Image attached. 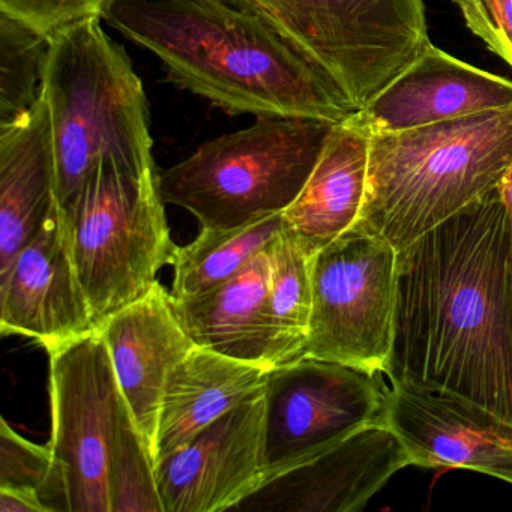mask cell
Returning a JSON list of instances; mask_svg holds the SVG:
<instances>
[{
	"mask_svg": "<svg viewBox=\"0 0 512 512\" xmlns=\"http://www.w3.org/2000/svg\"><path fill=\"white\" fill-rule=\"evenodd\" d=\"M50 443L38 445L20 436L5 419L0 422V488L34 494L43 502L44 490L52 478Z\"/></svg>",
	"mask_w": 512,
	"mask_h": 512,
	"instance_id": "d4e9b609",
	"label": "cell"
},
{
	"mask_svg": "<svg viewBox=\"0 0 512 512\" xmlns=\"http://www.w3.org/2000/svg\"><path fill=\"white\" fill-rule=\"evenodd\" d=\"M397 254L383 236L356 227L314 254L305 355L385 374L394 341Z\"/></svg>",
	"mask_w": 512,
	"mask_h": 512,
	"instance_id": "9c48e42d",
	"label": "cell"
},
{
	"mask_svg": "<svg viewBox=\"0 0 512 512\" xmlns=\"http://www.w3.org/2000/svg\"><path fill=\"white\" fill-rule=\"evenodd\" d=\"M328 73L358 110L430 46L422 0H233Z\"/></svg>",
	"mask_w": 512,
	"mask_h": 512,
	"instance_id": "52a82bcc",
	"label": "cell"
},
{
	"mask_svg": "<svg viewBox=\"0 0 512 512\" xmlns=\"http://www.w3.org/2000/svg\"><path fill=\"white\" fill-rule=\"evenodd\" d=\"M107 0H0V13L28 23L41 34H55L65 26L100 17Z\"/></svg>",
	"mask_w": 512,
	"mask_h": 512,
	"instance_id": "484cf974",
	"label": "cell"
},
{
	"mask_svg": "<svg viewBox=\"0 0 512 512\" xmlns=\"http://www.w3.org/2000/svg\"><path fill=\"white\" fill-rule=\"evenodd\" d=\"M284 227V215L277 214L247 226L202 229L193 242L176 247L170 295L190 298L220 286L266 250Z\"/></svg>",
	"mask_w": 512,
	"mask_h": 512,
	"instance_id": "44dd1931",
	"label": "cell"
},
{
	"mask_svg": "<svg viewBox=\"0 0 512 512\" xmlns=\"http://www.w3.org/2000/svg\"><path fill=\"white\" fill-rule=\"evenodd\" d=\"M271 257L272 244L220 286L172 298L176 317L196 346L268 370L284 364L269 305Z\"/></svg>",
	"mask_w": 512,
	"mask_h": 512,
	"instance_id": "e0dca14e",
	"label": "cell"
},
{
	"mask_svg": "<svg viewBox=\"0 0 512 512\" xmlns=\"http://www.w3.org/2000/svg\"><path fill=\"white\" fill-rule=\"evenodd\" d=\"M467 28L512 68V0H451Z\"/></svg>",
	"mask_w": 512,
	"mask_h": 512,
	"instance_id": "4316f807",
	"label": "cell"
},
{
	"mask_svg": "<svg viewBox=\"0 0 512 512\" xmlns=\"http://www.w3.org/2000/svg\"><path fill=\"white\" fill-rule=\"evenodd\" d=\"M500 202H502L503 211H505L506 229L509 236V250H511L512 262V163L506 169L499 187H497Z\"/></svg>",
	"mask_w": 512,
	"mask_h": 512,
	"instance_id": "f1b7e54d",
	"label": "cell"
},
{
	"mask_svg": "<svg viewBox=\"0 0 512 512\" xmlns=\"http://www.w3.org/2000/svg\"><path fill=\"white\" fill-rule=\"evenodd\" d=\"M49 44L47 35L0 13V128L22 121L40 103Z\"/></svg>",
	"mask_w": 512,
	"mask_h": 512,
	"instance_id": "603a6c76",
	"label": "cell"
},
{
	"mask_svg": "<svg viewBox=\"0 0 512 512\" xmlns=\"http://www.w3.org/2000/svg\"><path fill=\"white\" fill-rule=\"evenodd\" d=\"M124 400L154 452L158 413L173 368L196 347L160 283L98 325Z\"/></svg>",
	"mask_w": 512,
	"mask_h": 512,
	"instance_id": "2e32d148",
	"label": "cell"
},
{
	"mask_svg": "<svg viewBox=\"0 0 512 512\" xmlns=\"http://www.w3.org/2000/svg\"><path fill=\"white\" fill-rule=\"evenodd\" d=\"M158 175L101 161L64 218L77 277L95 323L143 298L172 265V241Z\"/></svg>",
	"mask_w": 512,
	"mask_h": 512,
	"instance_id": "8992f818",
	"label": "cell"
},
{
	"mask_svg": "<svg viewBox=\"0 0 512 512\" xmlns=\"http://www.w3.org/2000/svg\"><path fill=\"white\" fill-rule=\"evenodd\" d=\"M58 206L52 130L41 98L22 121L0 128V275Z\"/></svg>",
	"mask_w": 512,
	"mask_h": 512,
	"instance_id": "ac0fdd59",
	"label": "cell"
},
{
	"mask_svg": "<svg viewBox=\"0 0 512 512\" xmlns=\"http://www.w3.org/2000/svg\"><path fill=\"white\" fill-rule=\"evenodd\" d=\"M334 125L257 118L253 127L205 143L161 172V197L190 212L202 229H232L284 214L307 184Z\"/></svg>",
	"mask_w": 512,
	"mask_h": 512,
	"instance_id": "5b68a950",
	"label": "cell"
},
{
	"mask_svg": "<svg viewBox=\"0 0 512 512\" xmlns=\"http://www.w3.org/2000/svg\"><path fill=\"white\" fill-rule=\"evenodd\" d=\"M386 425L400 437L410 466L475 470L512 484V424L473 401L392 383Z\"/></svg>",
	"mask_w": 512,
	"mask_h": 512,
	"instance_id": "7c38bea8",
	"label": "cell"
},
{
	"mask_svg": "<svg viewBox=\"0 0 512 512\" xmlns=\"http://www.w3.org/2000/svg\"><path fill=\"white\" fill-rule=\"evenodd\" d=\"M52 478L49 512H110L107 463L125 400L109 350L94 331L50 352Z\"/></svg>",
	"mask_w": 512,
	"mask_h": 512,
	"instance_id": "ba28073f",
	"label": "cell"
},
{
	"mask_svg": "<svg viewBox=\"0 0 512 512\" xmlns=\"http://www.w3.org/2000/svg\"><path fill=\"white\" fill-rule=\"evenodd\" d=\"M512 106V82L430 44L350 121L373 134L427 127Z\"/></svg>",
	"mask_w": 512,
	"mask_h": 512,
	"instance_id": "9a60e30c",
	"label": "cell"
},
{
	"mask_svg": "<svg viewBox=\"0 0 512 512\" xmlns=\"http://www.w3.org/2000/svg\"><path fill=\"white\" fill-rule=\"evenodd\" d=\"M101 20L160 59L170 80L230 115L346 121L337 82L233 0H107Z\"/></svg>",
	"mask_w": 512,
	"mask_h": 512,
	"instance_id": "7a4b0ae2",
	"label": "cell"
},
{
	"mask_svg": "<svg viewBox=\"0 0 512 512\" xmlns=\"http://www.w3.org/2000/svg\"><path fill=\"white\" fill-rule=\"evenodd\" d=\"M263 415L265 482L371 424H386L380 374L302 356L268 371Z\"/></svg>",
	"mask_w": 512,
	"mask_h": 512,
	"instance_id": "30bf717a",
	"label": "cell"
},
{
	"mask_svg": "<svg viewBox=\"0 0 512 512\" xmlns=\"http://www.w3.org/2000/svg\"><path fill=\"white\" fill-rule=\"evenodd\" d=\"M409 455L386 424L350 434L313 460L266 481L238 512H353L367 505Z\"/></svg>",
	"mask_w": 512,
	"mask_h": 512,
	"instance_id": "5bb4252c",
	"label": "cell"
},
{
	"mask_svg": "<svg viewBox=\"0 0 512 512\" xmlns=\"http://www.w3.org/2000/svg\"><path fill=\"white\" fill-rule=\"evenodd\" d=\"M0 512H49L40 497L0 488Z\"/></svg>",
	"mask_w": 512,
	"mask_h": 512,
	"instance_id": "83f0119b",
	"label": "cell"
},
{
	"mask_svg": "<svg viewBox=\"0 0 512 512\" xmlns=\"http://www.w3.org/2000/svg\"><path fill=\"white\" fill-rule=\"evenodd\" d=\"M512 163V106L368 136L356 229L403 250L499 187Z\"/></svg>",
	"mask_w": 512,
	"mask_h": 512,
	"instance_id": "3957f363",
	"label": "cell"
},
{
	"mask_svg": "<svg viewBox=\"0 0 512 512\" xmlns=\"http://www.w3.org/2000/svg\"><path fill=\"white\" fill-rule=\"evenodd\" d=\"M263 415L262 388L157 463L164 512L235 511L256 493L265 484Z\"/></svg>",
	"mask_w": 512,
	"mask_h": 512,
	"instance_id": "8fae6325",
	"label": "cell"
},
{
	"mask_svg": "<svg viewBox=\"0 0 512 512\" xmlns=\"http://www.w3.org/2000/svg\"><path fill=\"white\" fill-rule=\"evenodd\" d=\"M110 512H164L154 452L125 401L107 463Z\"/></svg>",
	"mask_w": 512,
	"mask_h": 512,
	"instance_id": "cb8c5ba5",
	"label": "cell"
},
{
	"mask_svg": "<svg viewBox=\"0 0 512 512\" xmlns=\"http://www.w3.org/2000/svg\"><path fill=\"white\" fill-rule=\"evenodd\" d=\"M268 368L194 347L167 377L154 440L155 464L263 388Z\"/></svg>",
	"mask_w": 512,
	"mask_h": 512,
	"instance_id": "d6986e66",
	"label": "cell"
},
{
	"mask_svg": "<svg viewBox=\"0 0 512 512\" xmlns=\"http://www.w3.org/2000/svg\"><path fill=\"white\" fill-rule=\"evenodd\" d=\"M314 254L287 227L272 242L269 305L284 364L305 356L313 304L311 262Z\"/></svg>",
	"mask_w": 512,
	"mask_h": 512,
	"instance_id": "7402d4cb",
	"label": "cell"
},
{
	"mask_svg": "<svg viewBox=\"0 0 512 512\" xmlns=\"http://www.w3.org/2000/svg\"><path fill=\"white\" fill-rule=\"evenodd\" d=\"M94 331L58 206L0 275V332L31 338L50 353Z\"/></svg>",
	"mask_w": 512,
	"mask_h": 512,
	"instance_id": "4fadbf2b",
	"label": "cell"
},
{
	"mask_svg": "<svg viewBox=\"0 0 512 512\" xmlns=\"http://www.w3.org/2000/svg\"><path fill=\"white\" fill-rule=\"evenodd\" d=\"M41 98L49 112L62 217L73 212L101 161L139 176L158 173L148 101L130 58L89 17L50 35Z\"/></svg>",
	"mask_w": 512,
	"mask_h": 512,
	"instance_id": "277c9868",
	"label": "cell"
},
{
	"mask_svg": "<svg viewBox=\"0 0 512 512\" xmlns=\"http://www.w3.org/2000/svg\"><path fill=\"white\" fill-rule=\"evenodd\" d=\"M368 134L352 121L338 122L284 223L311 251L352 229L367 190Z\"/></svg>",
	"mask_w": 512,
	"mask_h": 512,
	"instance_id": "ffe728a7",
	"label": "cell"
},
{
	"mask_svg": "<svg viewBox=\"0 0 512 512\" xmlns=\"http://www.w3.org/2000/svg\"><path fill=\"white\" fill-rule=\"evenodd\" d=\"M497 190L398 251L391 383L442 389L512 424V262Z\"/></svg>",
	"mask_w": 512,
	"mask_h": 512,
	"instance_id": "6da1fadb",
	"label": "cell"
}]
</instances>
